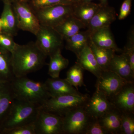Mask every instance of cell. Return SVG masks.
<instances>
[{"instance_id":"6da1fadb","label":"cell","mask_w":134,"mask_h":134,"mask_svg":"<svg viewBox=\"0 0 134 134\" xmlns=\"http://www.w3.org/2000/svg\"><path fill=\"white\" fill-rule=\"evenodd\" d=\"M11 54V62L15 77L26 76L47 65V57L37 45L31 41L25 44H17Z\"/></svg>"},{"instance_id":"7a4b0ae2","label":"cell","mask_w":134,"mask_h":134,"mask_svg":"<svg viewBox=\"0 0 134 134\" xmlns=\"http://www.w3.org/2000/svg\"><path fill=\"white\" fill-rule=\"evenodd\" d=\"M41 105L15 98L0 130L2 132L35 122Z\"/></svg>"},{"instance_id":"3957f363","label":"cell","mask_w":134,"mask_h":134,"mask_svg":"<svg viewBox=\"0 0 134 134\" xmlns=\"http://www.w3.org/2000/svg\"><path fill=\"white\" fill-rule=\"evenodd\" d=\"M10 83L16 98L42 105L51 97L44 83L26 76L15 77Z\"/></svg>"},{"instance_id":"277c9868","label":"cell","mask_w":134,"mask_h":134,"mask_svg":"<svg viewBox=\"0 0 134 134\" xmlns=\"http://www.w3.org/2000/svg\"><path fill=\"white\" fill-rule=\"evenodd\" d=\"M90 97L88 94L52 97L44 103L41 108L47 111L63 117L71 110L85 107Z\"/></svg>"},{"instance_id":"5b68a950","label":"cell","mask_w":134,"mask_h":134,"mask_svg":"<svg viewBox=\"0 0 134 134\" xmlns=\"http://www.w3.org/2000/svg\"><path fill=\"white\" fill-rule=\"evenodd\" d=\"M73 5L60 4L34 11L40 25L54 28L73 15Z\"/></svg>"},{"instance_id":"8992f818","label":"cell","mask_w":134,"mask_h":134,"mask_svg":"<svg viewBox=\"0 0 134 134\" xmlns=\"http://www.w3.org/2000/svg\"><path fill=\"white\" fill-rule=\"evenodd\" d=\"M35 36L37 45L47 56L50 57L63 48L64 40L54 28L40 25Z\"/></svg>"},{"instance_id":"52a82bcc","label":"cell","mask_w":134,"mask_h":134,"mask_svg":"<svg viewBox=\"0 0 134 134\" xmlns=\"http://www.w3.org/2000/svg\"><path fill=\"white\" fill-rule=\"evenodd\" d=\"M85 107L71 110L63 116V134H85L93 119L88 114Z\"/></svg>"},{"instance_id":"ba28073f","label":"cell","mask_w":134,"mask_h":134,"mask_svg":"<svg viewBox=\"0 0 134 134\" xmlns=\"http://www.w3.org/2000/svg\"><path fill=\"white\" fill-rule=\"evenodd\" d=\"M19 30L36 35L40 24L33 9L29 2L17 0L12 3Z\"/></svg>"},{"instance_id":"9c48e42d","label":"cell","mask_w":134,"mask_h":134,"mask_svg":"<svg viewBox=\"0 0 134 134\" xmlns=\"http://www.w3.org/2000/svg\"><path fill=\"white\" fill-rule=\"evenodd\" d=\"M96 90L103 93L109 100L122 89L127 83L119 75L109 70L103 71L97 78Z\"/></svg>"},{"instance_id":"30bf717a","label":"cell","mask_w":134,"mask_h":134,"mask_svg":"<svg viewBox=\"0 0 134 134\" xmlns=\"http://www.w3.org/2000/svg\"><path fill=\"white\" fill-rule=\"evenodd\" d=\"M36 134H62L63 117L42 108L34 122Z\"/></svg>"},{"instance_id":"8fae6325","label":"cell","mask_w":134,"mask_h":134,"mask_svg":"<svg viewBox=\"0 0 134 134\" xmlns=\"http://www.w3.org/2000/svg\"><path fill=\"white\" fill-rule=\"evenodd\" d=\"M110 100L121 112L134 113V82L126 84Z\"/></svg>"},{"instance_id":"7c38bea8","label":"cell","mask_w":134,"mask_h":134,"mask_svg":"<svg viewBox=\"0 0 134 134\" xmlns=\"http://www.w3.org/2000/svg\"><path fill=\"white\" fill-rule=\"evenodd\" d=\"M114 107L104 94L96 90L92 97H90L85 109L92 118L98 119Z\"/></svg>"},{"instance_id":"4fadbf2b","label":"cell","mask_w":134,"mask_h":134,"mask_svg":"<svg viewBox=\"0 0 134 134\" xmlns=\"http://www.w3.org/2000/svg\"><path fill=\"white\" fill-rule=\"evenodd\" d=\"M115 9L108 5L100 6L86 28L91 32L105 27H110L116 19Z\"/></svg>"},{"instance_id":"5bb4252c","label":"cell","mask_w":134,"mask_h":134,"mask_svg":"<svg viewBox=\"0 0 134 134\" xmlns=\"http://www.w3.org/2000/svg\"><path fill=\"white\" fill-rule=\"evenodd\" d=\"M51 97L67 95L83 94L71 85L66 79L48 78L44 83Z\"/></svg>"},{"instance_id":"9a60e30c","label":"cell","mask_w":134,"mask_h":134,"mask_svg":"<svg viewBox=\"0 0 134 134\" xmlns=\"http://www.w3.org/2000/svg\"><path fill=\"white\" fill-rule=\"evenodd\" d=\"M3 3V9L0 18L2 23V32L14 37L16 36L19 30L16 15L12 3L8 1Z\"/></svg>"},{"instance_id":"2e32d148","label":"cell","mask_w":134,"mask_h":134,"mask_svg":"<svg viewBox=\"0 0 134 134\" xmlns=\"http://www.w3.org/2000/svg\"><path fill=\"white\" fill-rule=\"evenodd\" d=\"M108 70L116 73L127 82H134V75L128 60L122 53L115 54L111 60Z\"/></svg>"},{"instance_id":"e0dca14e","label":"cell","mask_w":134,"mask_h":134,"mask_svg":"<svg viewBox=\"0 0 134 134\" xmlns=\"http://www.w3.org/2000/svg\"><path fill=\"white\" fill-rule=\"evenodd\" d=\"M15 98L10 82H0V128Z\"/></svg>"},{"instance_id":"ac0fdd59","label":"cell","mask_w":134,"mask_h":134,"mask_svg":"<svg viewBox=\"0 0 134 134\" xmlns=\"http://www.w3.org/2000/svg\"><path fill=\"white\" fill-rule=\"evenodd\" d=\"M91 41L96 46L101 48L113 49L115 52H122L117 46L110 27H105L91 32Z\"/></svg>"},{"instance_id":"d6986e66","label":"cell","mask_w":134,"mask_h":134,"mask_svg":"<svg viewBox=\"0 0 134 134\" xmlns=\"http://www.w3.org/2000/svg\"><path fill=\"white\" fill-rule=\"evenodd\" d=\"M76 57V63L83 69L90 72L97 78L100 76L103 70L98 65L89 45L86 46Z\"/></svg>"},{"instance_id":"ffe728a7","label":"cell","mask_w":134,"mask_h":134,"mask_svg":"<svg viewBox=\"0 0 134 134\" xmlns=\"http://www.w3.org/2000/svg\"><path fill=\"white\" fill-rule=\"evenodd\" d=\"M121 113L115 107L98 119L108 134H120Z\"/></svg>"},{"instance_id":"44dd1931","label":"cell","mask_w":134,"mask_h":134,"mask_svg":"<svg viewBox=\"0 0 134 134\" xmlns=\"http://www.w3.org/2000/svg\"><path fill=\"white\" fill-rule=\"evenodd\" d=\"M101 5L92 2H79L73 5V15L87 27Z\"/></svg>"},{"instance_id":"7402d4cb","label":"cell","mask_w":134,"mask_h":134,"mask_svg":"<svg viewBox=\"0 0 134 134\" xmlns=\"http://www.w3.org/2000/svg\"><path fill=\"white\" fill-rule=\"evenodd\" d=\"M86 28V25L83 23L72 15L54 29L66 41L81 31L82 29Z\"/></svg>"},{"instance_id":"603a6c76","label":"cell","mask_w":134,"mask_h":134,"mask_svg":"<svg viewBox=\"0 0 134 134\" xmlns=\"http://www.w3.org/2000/svg\"><path fill=\"white\" fill-rule=\"evenodd\" d=\"M90 31L88 30L80 31L66 41V49L69 50L77 56L91 41Z\"/></svg>"},{"instance_id":"cb8c5ba5","label":"cell","mask_w":134,"mask_h":134,"mask_svg":"<svg viewBox=\"0 0 134 134\" xmlns=\"http://www.w3.org/2000/svg\"><path fill=\"white\" fill-rule=\"evenodd\" d=\"M15 77L11 53L0 47V82L10 83Z\"/></svg>"},{"instance_id":"d4e9b609","label":"cell","mask_w":134,"mask_h":134,"mask_svg":"<svg viewBox=\"0 0 134 134\" xmlns=\"http://www.w3.org/2000/svg\"><path fill=\"white\" fill-rule=\"evenodd\" d=\"M89 46L101 69L103 71L108 70L111 60L116 52L113 49L99 47L91 40Z\"/></svg>"},{"instance_id":"484cf974","label":"cell","mask_w":134,"mask_h":134,"mask_svg":"<svg viewBox=\"0 0 134 134\" xmlns=\"http://www.w3.org/2000/svg\"><path fill=\"white\" fill-rule=\"evenodd\" d=\"M60 50L50 56L48 66V74L52 78L59 77L60 73L63 70L66 68L69 64L68 59L64 58Z\"/></svg>"},{"instance_id":"4316f807","label":"cell","mask_w":134,"mask_h":134,"mask_svg":"<svg viewBox=\"0 0 134 134\" xmlns=\"http://www.w3.org/2000/svg\"><path fill=\"white\" fill-rule=\"evenodd\" d=\"M83 70L78 63H76L67 72L66 78L65 79L78 90V87L84 85Z\"/></svg>"},{"instance_id":"83f0119b","label":"cell","mask_w":134,"mask_h":134,"mask_svg":"<svg viewBox=\"0 0 134 134\" xmlns=\"http://www.w3.org/2000/svg\"><path fill=\"white\" fill-rule=\"evenodd\" d=\"M122 53L126 57L128 60L132 73L134 75V27H132L130 30L126 44L122 50Z\"/></svg>"},{"instance_id":"f1b7e54d","label":"cell","mask_w":134,"mask_h":134,"mask_svg":"<svg viewBox=\"0 0 134 134\" xmlns=\"http://www.w3.org/2000/svg\"><path fill=\"white\" fill-rule=\"evenodd\" d=\"M29 3L34 10L60 4H75L70 0H31Z\"/></svg>"},{"instance_id":"f546056e","label":"cell","mask_w":134,"mask_h":134,"mask_svg":"<svg viewBox=\"0 0 134 134\" xmlns=\"http://www.w3.org/2000/svg\"><path fill=\"white\" fill-rule=\"evenodd\" d=\"M120 134H134V113H121Z\"/></svg>"},{"instance_id":"4dcf8cb0","label":"cell","mask_w":134,"mask_h":134,"mask_svg":"<svg viewBox=\"0 0 134 134\" xmlns=\"http://www.w3.org/2000/svg\"><path fill=\"white\" fill-rule=\"evenodd\" d=\"M16 44L13 36L3 32L0 34V47L11 53L15 49Z\"/></svg>"},{"instance_id":"1f68e13d","label":"cell","mask_w":134,"mask_h":134,"mask_svg":"<svg viewBox=\"0 0 134 134\" xmlns=\"http://www.w3.org/2000/svg\"><path fill=\"white\" fill-rule=\"evenodd\" d=\"M4 133L7 134H36L35 124L34 123L20 126Z\"/></svg>"},{"instance_id":"d6a6232c","label":"cell","mask_w":134,"mask_h":134,"mask_svg":"<svg viewBox=\"0 0 134 134\" xmlns=\"http://www.w3.org/2000/svg\"><path fill=\"white\" fill-rule=\"evenodd\" d=\"M84 134H108V132L99 123L98 119L92 120Z\"/></svg>"},{"instance_id":"836d02e7","label":"cell","mask_w":134,"mask_h":134,"mask_svg":"<svg viewBox=\"0 0 134 134\" xmlns=\"http://www.w3.org/2000/svg\"><path fill=\"white\" fill-rule=\"evenodd\" d=\"M132 1L133 0H125L122 2L118 17L119 20L125 19L130 14Z\"/></svg>"},{"instance_id":"e575fe53","label":"cell","mask_w":134,"mask_h":134,"mask_svg":"<svg viewBox=\"0 0 134 134\" xmlns=\"http://www.w3.org/2000/svg\"><path fill=\"white\" fill-rule=\"evenodd\" d=\"M100 5L102 6H106L108 5V0H99Z\"/></svg>"},{"instance_id":"d590c367","label":"cell","mask_w":134,"mask_h":134,"mask_svg":"<svg viewBox=\"0 0 134 134\" xmlns=\"http://www.w3.org/2000/svg\"><path fill=\"white\" fill-rule=\"evenodd\" d=\"M93 0H80L79 2H91Z\"/></svg>"},{"instance_id":"8d00e7d4","label":"cell","mask_w":134,"mask_h":134,"mask_svg":"<svg viewBox=\"0 0 134 134\" xmlns=\"http://www.w3.org/2000/svg\"><path fill=\"white\" fill-rule=\"evenodd\" d=\"M16 1H17V0H0V1H1L3 2L5 1H8L12 3Z\"/></svg>"},{"instance_id":"74e56055","label":"cell","mask_w":134,"mask_h":134,"mask_svg":"<svg viewBox=\"0 0 134 134\" xmlns=\"http://www.w3.org/2000/svg\"><path fill=\"white\" fill-rule=\"evenodd\" d=\"M72 2L74 3H77L79 2L80 0H70Z\"/></svg>"},{"instance_id":"f35d334b","label":"cell","mask_w":134,"mask_h":134,"mask_svg":"<svg viewBox=\"0 0 134 134\" xmlns=\"http://www.w3.org/2000/svg\"><path fill=\"white\" fill-rule=\"evenodd\" d=\"M2 32V23L1 21V18H0V34Z\"/></svg>"},{"instance_id":"ab89813d","label":"cell","mask_w":134,"mask_h":134,"mask_svg":"<svg viewBox=\"0 0 134 134\" xmlns=\"http://www.w3.org/2000/svg\"><path fill=\"white\" fill-rule=\"evenodd\" d=\"M20 1L24 2H29L31 0H19Z\"/></svg>"}]
</instances>
